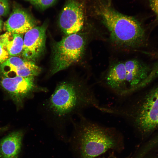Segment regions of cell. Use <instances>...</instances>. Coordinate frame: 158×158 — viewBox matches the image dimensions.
I'll return each mask as SVG.
<instances>
[{"label": "cell", "mask_w": 158, "mask_h": 158, "mask_svg": "<svg viewBox=\"0 0 158 158\" xmlns=\"http://www.w3.org/2000/svg\"><path fill=\"white\" fill-rule=\"evenodd\" d=\"M101 106L91 85L82 79H66L57 84L42 105L44 118L53 126L63 128L72 123L75 115L89 108L100 110Z\"/></svg>", "instance_id": "cell-1"}, {"label": "cell", "mask_w": 158, "mask_h": 158, "mask_svg": "<svg viewBox=\"0 0 158 158\" xmlns=\"http://www.w3.org/2000/svg\"><path fill=\"white\" fill-rule=\"evenodd\" d=\"M72 122L73 139L79 158H95L108 151L121 152L124 147L121 133L115 128L101 125L82 114Z\"/></svg>", "instance_id": "cell-2"}, {"label": "cell", "mask_w": 158, "mask_h": 158, "mask_svg": "<svg viewBox=\"0 0 158 158\" xmlns=\"http://www.w3.org/2000/svg\"><path fill=\"white\" fill-rule=\"evenodd\" d=\"M93 8L108 30L113 41L129 47L140 45L145 37L144 30L135 18L116 10L109 0H93Z\"/></svg>", "instance_id": "cell-3"}, {"label": "cell", "mask_w": 158, "mask_h": 158, "mask_svg": "<svg viewBox=\"0 0 158 158\" xmlns=\"http://www.w3.org/2000/svg\"><path fill=\"white\" fill-rule=\"evenodd\" d=\"M110 114L128 121L142 134L158 128V85L136 102L125 107H111Z\"/></svg>", "instance_id": "cell-4"}, {"label": "cell", "mask_w": 158, "mask_h": 158, "mask_svg": "<svg viewBox=\"0 0 158 158\" xmlns=\"http://www.w3.org/2000/svg\"><path fill=\"white\" fill-rule=\"evenodd\" d=\"M85 41L77 33L66 35L54 44L50 74L53 75L78 62L83 53Z\"/></svg>", "instance_id": "cell-5"}, {"label": "cell", "mask_w": 158, "mask_h": 158, "mask_svg": "<svg viewBox=\"0 0 158 158\" xmlns=\"http://www.w3.org/2000/svg\"><path fill=\"white\" fill-rule=\"evenodd\" d=\"M0 85L9 94L17 104L21 105L24 99L30 97L36 92H46L47 88L40 86L35 82V77L16 76L7 78L3 76Z\"/></svg>", "instance_id": "cell-6"}, {"label": "cell", "mask_w": 158, "mask_h": 158, "mask_svg": "<svg viewBox=\"0 0 158 158\" xmlns=\"http://www.w3.org/2000/svg\"><path fill=\"white\" fill-rule=\"evenodd\" d=\"M84 6L78 0H68L64 6L59 19V24L66 35L77 33L83 27Z\"/></svg>", "instance_id": "cell-7"}, {"label": "cell", "mask_w": 158, "mask_h": 158, "mask_svg": "<svg viewBox=\"0 0 158 158\" xmlns=\"http://www.w3.org/2000/svg\"><path fill=\"white\" fill-rule=\"evenodd\" d=\"M47 27H35L26 33L21 53L24 59L35 62L42 55L45 47Z\"/></svg>", "instance_id": "cell-8"}, {"label": "cell", "mask_w": 158, "mask_h": 158, "mask_svg": "<svg viewBox=\"0 0 158 158\" xmlns=\"http://www.w3.org/2000/svg\"><path fill=\"white\" fill-rule=\"evenodd\" d=\"M126 71L127 97L146 85L149 80L150 69L138 60L133 59L124 63Z\"/></svg>", "instance_id": "cell-9"}, {"label": "cell", "mask_w": 158, "mask_h": 158, "mask_svg": "<svg viewBox=\"0 0 158 158\" xmlns=\"http://www.w3.org/2000/svg\"><path fill=\"white\" fill-rule=\"evenodd\" d=\"M41 69L32 61L12 56L0 65V73L3 76L34 77L40 73Z\"/></svg>", "instance_id": "cell-10"}, {"label": "cell", "mask_w": 158, "mask_h": 158, "mask_svg": "<svg viewBox=\"0 0 158 158\" xmlns=\"http://www.w3.org/2000/svg\"><path fill=\"white\" fill-rule=\"evenodd\" d=\"M35 27V22L30 15L23 9L16 7L4 23L3 28L6 32L23 34Z\"/></svg>", "instance_id": "cell-11"}, {"label": "cell", "mask_w": 158, "mask_h": 158, "mask_svg": "<svg viewBox=\"0 0 158 158\" xmlns=\"http://www.w3.org/2000/svg\"><path fill=\"white\" fill-rule=\"evenodd\" d=\"M24 135L21 130L13 132L0 140L1 158H18Z\"/></svg>", "instance_id": "cell-12"}, {"label": "cell", "mask_w": 158, "mask_h": 158, "mask_svg": "<svg viewBox=\"0 0 158 158\" xmlns=\"http://www.w3.org/2000/svg\"><path fill=\"white\" fill-rule=\"evenodd\" d=\"M23 34L6 32L0 36V40L6 47L10 56L21 54L23 47Z\"/></svg>", "instance_id": "cell-13"}, {"label": "cell", "mask_w": 158, "mask_h": 158, "mask_svg": "<svg viewBox=\"0 0 158 158\" xmlns=\"http://www.w3.org/2000/svg\"><path fill=\"white\" fill-rule=\"evenodd\" d=\"M57 0H33V5L42 10H44L53 5Z\"/></svg>", "instance_id": "cell-14"}, {"label": "cell", "mask_w": 158, "mask_h": 158, "mask_svg": "<svg viewBox=\"0 0 158 158\" xmlns=\"http://www.w3.org/2000/svg\"><path fill=\"white\" fill-rule=\"evenodd\" d=\"M10 57L6 48L0 40V63L5 62Z\"/></svg>", "instance_id": "cell-15"}, {"label": "cell", "mask_w": 158, "mask_h": 158, "mask_svg": "<svg viewBox=\"0 0 158 158\" xmlns=\"http://www.w3.org/2000/svg\"><path fill=\"white\" fill-rule=\"evenodd\" d=\"M10 6L8 0H0V17L5 16L8 14Z\"/></svg>", "instance_id": "cell-16"}, {"label": "cell", "mask_w": 158, "mask_h": 158, "mask_svg": "<svg viewBox=\"0 0 158 158\" xmlns=\"http://www.w3.org/2000/svg\"><path fill=\"white\" fill-rule=\"evenodd\" d=\"M150 6L158 19V0H149Z\"/></svg>", "instance_id": "cell-17"}, {"label": "cell", "mask_w": 158, "mask_h": 158, "mask_svg": "<svg viewBox=\"0 0 158 158\" xmlns=\"http://www.w3.org/2000/svg\"><path fill=\"white\" fill-rule=\"evenodd\" d=\"M107 158H119L117 157H116V156L114 155V153H111L109 155H108ZM125 158H132L130 156H129V157H127Z\"/></svg>", "instance_id": "cell-18"}, {"label": "cell", "mask_w": 158, "mask_h": 158, "mask_svg": "<svg viewBox=\"0 0 158 158\" xmlns=\"http://www.w3.org/2000/svg\"><path fill=\"white\" fill-rule=\"evenodd\" d=\"M8 127L7 126H4L0 128V133L4 132L7 130Z\"/></svg>", "instance_id": "cell-19"}, {"label": "cell", "mask_w": 158, "mask_h": 158, "mask_svg": "<svg viewBox=\"0 0 158 158\" xmlns=\"http://www.w3.org/2000/svg\"><path fill=\"white\" fill-rule=\"evenodd\" d=\"M3 26V21L0 19V32L1 31Z\"/></svg>", "instance_id": "cell-20"}, {"label": "cell", "mask_w": 158, "mask_h": 158, "mask_svg": "<svg viewBox=\"0 0 158 158\" xmlns=\"http://www.w3.org/2000/svg\"><path fill=\"white\" fill-rule=\"evenodd\" d=\"M26 0L28 1H30V2H31L33 1V0Z\"/></svg>", "instance_id": "cell-21"}]
</instances>
